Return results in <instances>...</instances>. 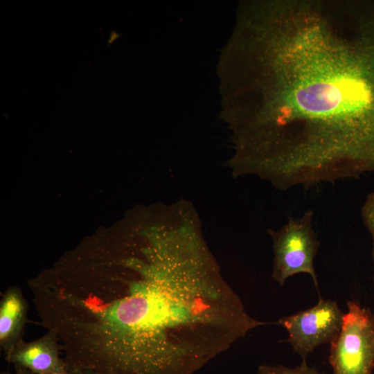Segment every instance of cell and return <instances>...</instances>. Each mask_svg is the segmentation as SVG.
I'll return each mask as SVG.
<instances>
[{
  "instance_id": "7c38bea8",
  "label": "cell",
  "mask_w": 374,
  "mask_h": 374,
  "mask_svg": "<svg viewBox=\"0 0 374 374\" xmlns=\"http://www.w3.org/2000/svg\"><path fill=\"white\" fill-rule=\"evenodd\" d=\"M44 374H69L68 371L66 373H47Z\"/></svg>"
},
{
  "instance_id": "30bf717a",
  "label": "cell",
  "mask_w": 374,
  "mask_h": 374,
  "mask_svg": "<svg viewBox=\"0 0 374 374\" xmlns=\"http://www.w3.org/2000/svg\"><path fill=\"white\" fill-rule=\"evenodd\" d=\"M1 374H35L26 368L15 367L13 373L10 372H1Z\"/></svg>"
},
{
  "instance_id": "6da1fadb",
  "label": "cell",
  "mask_w": 374,
  "mask_h": 374,
  "mask_svg": "<svg viewBox=\"0 0 374 374\" xmlns=\"http://www.w3.org/2000/svg\"><path fill=\"white\" fill-rule=\"evenodd\" d=\"M103 263H73L28 281L40 324L67 368L96 374H194L257 320L223 276L193 204Z\"/></svg>"
},
{
  "instance_id": "52a82bcc",
  "label": "cell",
  "mask_w": 374,
  "mask_h": 374,
  "mask_svg": "<svg viewBox=\"0 0 374 374\" xmlns=\"http://www.w3.org/2000/svg\"><path fill=\"white\" fill-rule=\"evenodd\" d=\"M28 303L17 286L7 288L0 301V348L8 355L22 339Z\"/></svg>"
},
{
  "instance_id": "4fadbf2b",
  "label": "cell",
  "mask_w": 374,
  "mask_h": 374,
  "mask_svg": "<svg viewBox=\"0 0 374 374\" xmlns=\"http://www.w3.org/2000/svg\"><path fill=\"white\" fill-rule=\"evenodd\" d=\"M373 282H374V276H373Z\"/></svg>"
},
{
  "instance_id": "ba28073f",
  "label": "cell",
  "mask_w": 374,
  "mask_h": 374,
  "mask_svg": "<svg viewBox=\"0 0 374 374\" xmlns=\"http://www.w3.org/2000/svg\"><path fill=\"white\" fill-rule=\"evenodd\" d=\"M255 374H323L315 368L308 366L305 359H302L300 366L296 368H289L283 365L270 366L260 365Z\"/></svg>"
},
{
  "instance_id": "7a4b0ae2",
  "label": "cell",
  "mask_w": 374,
  "mask_h": 374,
  "mask_svg": "<svg viewBox=\"0 0 374 374\" xmlns=\"http://www.w3.org/2000/svg\"><path fill=\"white\" fill-rule=\"evenodd\" d=\"M271 14L268 108L240 127L244 173L287 190L374 172V0Z\"/></svg>"
},
{
  "instance_id": "8fae6325",
  "label": "cell",
  "mask_w": 374,
  "mask_h": 374,
  "mask_svg": "<svg viewBox=\"0 0 374 374\" xmlns=\"http://www.w3.org/2000/svg\"><path fill=\"white\" fill-rule=\"evenodd\" d=\"M69 374H96L93 372L84 370H78L74 368H66Z\"/></svg>"
},
{
  "instance_id": "9c48e42d",
  "label": "cell",
  "mask_w": 374,
  "mask_h": 374,
  "mask_svg": "<svg viewBox=\"0 0 374 374\" xmlns=\"http://www.w3.org/2000/svg\"><path fill=\"white\" fill-rule=\"evenodd\" d=\"M362 215L365 226L373 238V260L374 262V192L370 193L362 208Z\"/></svg>"
},
{
  "instance_id": "5b68a950",
  "label": "cell",
  "mask_w": 374,
  "mask_h": 374,
  "mask_svg": "<svg viewBox=\"0 0 374 374\" xmlns=\"http://www.w3.org/2000/svg\"><path fill=\"white\" fill-rule=\"evenodd\" d=\"M344 315L336 301L319 297L313 307L282 317L276 322L287 331L285 341L302 359H305L317 347L331 344L337 338Z\"/></svg>"
},
{
  "instance_id": "3957f363",
  "label": "cell",
  "mask_w": 374,
  "mask_h": 374,
  "mask_svg": "<svg viewBox=\"0 0 374 374\" xmlns=\"http://www.w3.org/2000/svg\"><path fill=\"white\" fill-rule=\"evenodd\" d=\"M347 308L340 332L330 344L332 374H373L374 312L355 301H349Z\"/></svg>"
},
{
  "instance_id": "277c9868",
  "label": "cell",
  "mask_w": 374,
  "mask_h": 374,
  "mask_svg": "<svg viewBox=\"0 0 374 374\" xmlns=\"http://www.w3.org/2000/svg\"><path fill=\"white\" fill-rule=\"evenodd\" d=\"M312 211L308 210L301 217L290 219L278 230L268 231L273 241L272 278L280 285L293 275L306 273L319 290L314 258L319 243L312 229Z\"/></svg>"
},
{
  "instance_id": "8992f818",
  "label": "cell",
  "mask_w": 374,
  "mask_h": 374,
  "mask_svg": "<svg viewBox=\"0 0 374 374\" xmlns=\"http://www.w3.org/2000/svg\"><path fill=\"white\" fill-rule=\"evenodd\" d=\"M61 353L57 336L48 331L36 340L20 341L6 356V359L14 367L26 368L35 374L66 373L67 370Z\"/></svg>"
}]
</instances>
